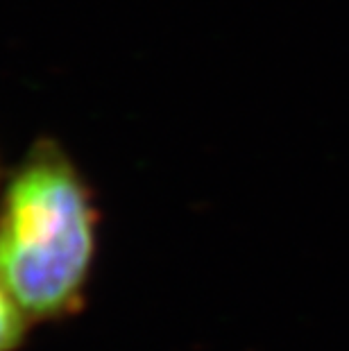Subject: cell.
Instances as JSON below:
<instances>
[{"label": "cell", "mask_w": 349, "mask_h": 351, "mask_svg": "<svg viewBox=\"0 0 349 351\" xmlns=\"http://www.w3.org/2000/svg\"><path fill=\"white\" fill-rule=\"evenodd\" d=\"M98 208L64 147L41 138L0 195V281L32 324L64 322L86 304Z\"/></svg>", "instance_id": "obj_1"}, {"label": "cell", "mask_w": 349, "mask_h": 351, "mask_svg": "<svg viewBox=\"0 0 349 351\" xmlns=\"http://www.w3.org/2000/svg\"><path fill=\"white\" fill-rule=\"evenodd\" d=\"M29 317L0 281V351H21L29 338Z\"/></svg>", "instance_id": "obj_2"}]
</instances>
